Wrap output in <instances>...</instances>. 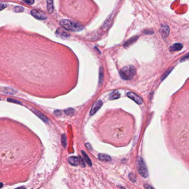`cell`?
<instances>
[{"label": "cell", "mask_w": 189, "mask_h": 189, "mask_svg": "<svg viewBox=\"0 0 189 189\" xmlns=\"http://www.w3.org/2000/svg\"><path fill=\"white\" fill-rule=\"evenodd\" d=\"M60 25L66 30L71 32H79L84 29V27L81 24L71 20H61Z\"/></svg>", "instance_id": "obj_1"}, {"label": "cell", "mask_w": 189, "mask_h": 189, "mask_svg": "<svg viewBox=\"0 0 189 189\" xmlns=\"http://www.w3.org/2000/svg\"><path fill=\"white\" fill-rule=\"evenodd\" d=\"M122 79L126 81L133 79L136 74V69L133 65H128L122 68L119 72Z\"/></svg>", "instance_id": "obj_2"}, {"label": "cell", "mask_w": 189, "mask_h": 189, "mask_svg": "<svg viewBox=\"0 0 189 189\" xmlns=\"http://www.w3.org/2000/svg\"><path fill=\"white\" fill-rule=\"evenodd\" d=\"M138 170L140 175L143 178H147L148 176V170L147 169L146 164L145 163L143 159L141 158H139L138 160Z\"/></svg>", "instance_id": "obj_3"}, {"label": "cell", "mask_w": 189, "mask_h": 189, "mask_svg": "<svg viewBox=\"0 0 189 189\" xmlns=\"http://www.w3.org/2000/svg\"><path fill=\"white\" fill-rule=\"evenodd\" d=\"M31 14L34 18L38 20H45L47 18L46 14L42 11L33 10L31 11Z\"/></svg>", "instance_id": "obj_4"}, {"label": "cell", "mask_w": 189, "mask_h": 189, "mask_svg": "<svg viewBox=\"0 0 189 189\" xmlns=\"http://www.w3.org/2000/svg\"><path fill=\"white\" fill-rule=\"evenodd\" d=\"M102 105H103V102L101 100H97L96 102H95L91 108L90 112V116H93L94 114H95L96 112L99 110V109L102 107Z\"/></svg>", "instance_id": "obj_5"}, {"label": "cell", "mask_w": 189, "mask_h": 189, "mask_svg": "<svg viewBox=\"0 0 189 189\" xmlns=\"http://www.w3.org/2000/svg\"><path fill=\"white\" fill-rule=\"evenodd\" d=\"M160 33L163 38H166L169 36L170 33V28L166 24H162L160 26L159 30Z\"/></svg>", "instance_id": "obj_6"}, {"label": "cell", "mask_w": 189, "mask_h": 189, "mask_svg": "<svg viewBox=\"0 0 189 189\" xmlns=\"http://www.w3.org/2000/svg\"><path fill=\"white\" fill-rule=\"evenodd\" d=\"M127 96L130 99H132L133 101H134L138 104L141 105L143 104V100L141 98L139 97L137 94H136L135 93H133L132 92H128Z\"/></svg>", "instance_id": "obj_7"}, {"label": "cell", "mask_w": 189, "mask_h": 189, "mask_svg": "<svg viewBox=\"0 0 189 189\" xmlns=\"http://www.w3.org/2000/svg\"><path fill=\"white\" fill-rule=\"evenodd\" d=\"M31 110H32L37 116H38L42 120L45 121L46 123H48L49 120H48V119H47V118L45 116H43L42 114L41 113H40L39 111H38L37 109H34V108H31Z\"/></svg>", "instance_id": "obj_8"}, {"label": "cell", "mask_w": 189, "mask_h": 189, "mask_svg": "<svg viewBox=\"0 0 189 189\" xmlns=\"http://www.w3.org/2000/svg\"><path fill=\"white\" fill-rule=\"evenodd\" d=\"M183 47V45L181 43H175L171 45L169 47L170 52H176V51H179L181 50Z\"/></svg>", "instance_id": "obj_9"}, {"label": "cell", "mask_w": 189, "mask_h": 189, "mask_svg": "<svg viewBox=\"0 0 189 189\" xmlns=\"http://www.w3.org/2000/svg\"><path fill=\"white\" fill-rule=\"evenodd\" d=\"M68 163L69 164L73 165V166H77L79 164V159L78 157L76 156H71L68 159Z\"/></svg>", "instance_id": "obj_10"}, {"label": "cell", "mask_w": 189, "mask_h": 189, "mask_svg": "<svg viewBox=\"0 0 189 189\" xmlns=\"http://www.w3.org/2000/svg\"><path fill=\"white\" fill-rule=\"evenodd\" d=\"M47 8L49 14L53 12V0H47Z\"/></svg>", "instance_id": "obj_11"}, {"label": "cell", "mask_w": 189, "mask_h": 189, "mask_svg": "<svg viewBox=\"0 0 189 189\" xmlns=\"http://www.w3.org/2000/svg\"><path fill=\"white\" fill-rule=\"evenodd\" d=\"M98 158L100 160L103 161H109L112 159L109 155L102 153H100L98 154Z\"/></svg>", "instance_id": "obj_12"}, {"label": "cell", "mask_w": 189, "mask_h": 189, "mask_svg": "<svg viewBox=\"0 0 189 189\" xmlns=\"http://www.w3.org/2000/svg\"><path fill=\"white\" fill-rule=\"evenodd\" d=\"M120 96V94L118 91H114L111 93L109 95V99L110 100H114V99H118Z\"/></svg>", "instance_id": "obj_13"}, {"label": "cell", "mask_w": 189, "mask_h": 189, "mask_svg": "<svg viewBox=\"0 0 189 189\" xmlns=\"http://www.w3.org/2000/svg\"><path fill=\"white\" fill-rule=\"evenodd\" d=\"M82 155L83 156V158H84V160H85V161L87 163L88 165L89 166L91 167V166L92 165V161L90 160V159L89 158V157H88L87 154L84 151H82Z\"/></svg>", "instance_id": "obj_14"}, {"label": "cell", "mask_w": 189, "mask_h": 189, "mask_svg": "<svg viewBox=\"0 0 189 189\" xmlns=\"http://www.w3.org/2000/svg\"><path fill=\"white\" fill-rule=\"evenodd\" d=\"M2 92L7 94H14V93H16L14 89H12L11 88H2Z\"/></svg>", "instance_id": "obj_15"}, {"label": "cell", "mask_w": 189, "mask_h": 189, "mask_svg": "<svg viewBox=\"0 0 189 189\" xmlns=\"http://www.w3.org/2000/svg\"><path fill=\"white\" fill-rule=\"evenodd\" d=\"M56 34L62 36V37H69V34L67 32H65V31H62L60 29H58L56 32Z\"/></svg>", "instance_id": "obj_16"}, {"label": "cell", "mask_w": 189, "mask_h": 189, "mask_svg": "<svg viewBox=\"0 0 189 189\" xmlns=\"http://www.w3.org/2000/svg\"><path fill=\"white\" fill-rule=\"evenodd\" d=\"M137 38H138V37H133V38H131L130 40H128L127 42H126V43L124 44V46L126 47V46H128V45H130L132 43L136 41V40H137Z\"/></svg>", "instance_id": "obj_17"}, {"label": "cell", "mask_w": 189, "mask_h": 189, "mask_svg": "<svg viewBox=\"0 0 189 189\" xmlns=\"http://www.w3.org/2000/svg\"><path fill=\"white\" fill-rule=\"evenodd\" d=\"M74 112H75V111H74L73 109H72V108H68V109H67L65 110V113L67 115H68V116L72 115V114L74 113Z\"/></svg>", "instance_id": "obj_18"}, {"label": "cell", "mask_w": 189, "mask_h": 189, "mask_svg": "<svg viewBox=\"0 0 189 189\" xmlns=\"http://www.w3.org/2000/svg\"><path fill=\"white\" fill-rule=\"evenodd\" d=\"M103 80V68H100L99 72V84H101Z\"/></svg>", "instance_id": "obj_19"}, {"label": "cell", "mask_w": 189, "mask_h": 189, "mask_svg": "<svg viewBox=\"0 0 189 189\" xmlns=\"http://www.w3.org/2000/svg\"><path fill=\"white\" fill-rule=\"evenodd\" d=\"M61 140H62V145L64 148H65L66 145H67V138H66L65 134H63V136H62Z\"/></svg>", "instance_id": "obj_20"}, {"label": "cell", "mask_w": 189, "mask_h": 189, "mask_svg": "<svg viewBox=\"0 0 189 189\" xmlns=\"http://www.w3.org/2000/svg\"><path fill=\"white\" fill-rule=\"evenodd\" d=\"M14 11L16 12H22L24 11V9L21 6H16L14 7Z\"/></svg>", "instance_id": "obj_21"}, {"label": "cell", "mask_w": 189, "mask_h": 189, "mask_svg": "<svg viewBox=\"0 0 189 189\" xmlns=\"http://www.w3.org/2000/svg\"><path fill=\"white\" fill-rule=\"evenodd\" d=\"M129 178L130 179L131 181H132L133 183H135L136 181V177L135 175L133 173H130L129 175Z\"/></svg>", "instance_id": "obj_22"}, {"label": "cell", "mask_w": 189, "mask_h": 189, "mask_svg": "<svg viewBox=\"0 0 189 189\" xmlns=\"http://www.w3.org/2000/svg\"><path fill=\"white\" fill-rule=\"evenodd\" d=\"M172 68H171V69H169L168 71H167V72H166L164 74V75H163V76L161 77V80H162V81H163V80H164V79H165V78H166V77H167V76L170 73V72L172 71Z\"/></svg>", "instance_id": "obj_23"}, {"label": "cell", "mask_w": 189, "mask_h": 189, "mask_svg": "<svg viewBox=\"0 0 189 189\" xmlns=\"http://www.w3.org/2000/svg\"><path fill=\"white\" fill-rule=\"evenodd\" d=\"M22 1L29 5H32L34 2V0H22Z\"/></svg>", "instance_id": "obj_24"}, {"label": "cell", "mask_w": 189, "mask_h": 189, "mask_svg": "<svg viewBox=\"0 0 189 189\" xmlns=\"http://www.w3.org/2000/svg\"><path fill=\"white\" fill-rule=\"evenodd\" d=\"M7 101L9 102H12V103H17V104H22V103L21 102L18 101L16 99H12V98H9L7 99Z\"/></svg>", "instance_id": "obj_25"}, {"label": "cell", "mask_w": 189, "mask_h": 189, "mask_svg": "<svg viewBox=\"0 0 189 189\" xmlns=\"http://www.w3.org/2000/svg\"><path fill=\"white\" fill-rule=\"evenodd\" d=\"M189 59V53L187 54L186 55H185V56L183 57L181 59H180V62H183V61H185L186 60H187V59Z\"/></svg>", "instance_id": "obj_26"}, {"label": "cell", "mask_w": 189, "mask_h": 189, "mask_svg": "<svg viewBox=\"0 0 189 189\" xmlns=\"http://www.w3.org/2000/svg\"><path fill=\"white\" fill-rule=\"evenodd\" d=\"M6 7H7L6 4L3 3H1V10H3V9L6 8Z\"/></svg>", "instance_id": "obj_27"}, {"label": "cell", "mask_w": 189, "mask_h": 189, "mask_svg": "<svg viewBox=\"0 0 189 189\" xmlns=\"http://www.w3.org/2000/svg\"><path fill=\"white\" fill-rule=\"evenodd\" d=\"M54 114H56V115L57 116L61 115V112L59 111V110H56V111H55V112H54Z\"/></svg>", "instance_id": "obj_28"}, {"label": "cell", "mask_w": 189, "mask_h": 189, "mask_svg": "<svg viewBox=\"0 0 189 189\" xmlns=\"http://www.w3.org/2000/svg\"><path fill=\"white\" fill-rule=\"evenodd\" d=\"M79 160L81 161V164L82 165V166L83 167H85V163H84V161L82 160V159L80 157V159H79Z\"/></svg>", "instance_id": "obj_29"}, {"label": "cell", "mask_w": 189, "mask_h": 189, "mask_svg": "<svg viewBox=\"0 0 189 189\" xmlns=\"http://www.w3.org/2000/svg\"><path fill=\"white\" fill-rule=\"evenodd\" d=\"M144 187H145V189H152V188H153V187L149 186V185H144Z\"/></svg>", "instance_id": "obj_30"}]
</instances>
